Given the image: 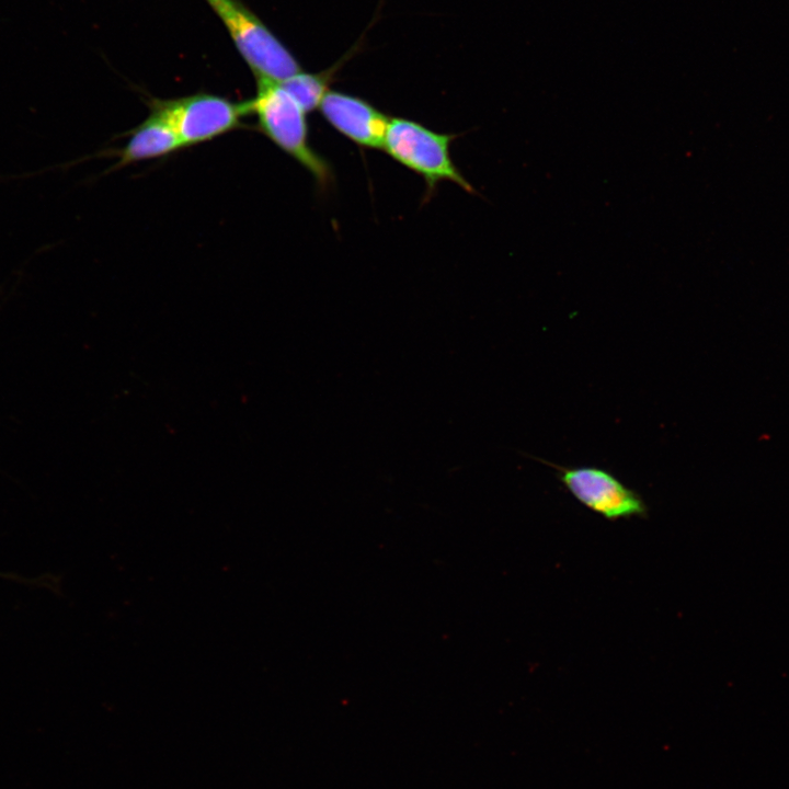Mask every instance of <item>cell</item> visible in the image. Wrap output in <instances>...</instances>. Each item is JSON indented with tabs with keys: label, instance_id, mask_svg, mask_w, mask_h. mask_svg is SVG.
Here are the masks:
<instances>
[{
	"label": "cell",
	"instance_id": "obj_4",
	"mask_svg": "<svg viewBox=\"0 0 789 789\" xmlns=\"http://www.w3.org/2000/svg\"><path fill=\"white\" fill-rule=\"evenodd\" d=\"M148 104L169 121L184 148L242 127V117L249 114L245 101L232 102L203 92L178 99H150Z\"/></svg>",
	"mask_w": 789,
	"mask_h": 789
},
{
	"label": "cell",
	"instance_id": "obj_1",
	"mask_svg": "<svg viewBox=\"0 0 789 789\" xmlns=\"http://www.w3.org/2000/svg\"><path fill=\"white\" fill-rule=\"evenodd\" d=\"M245 102L256 129L306 169L319 188H329L334 182L331 164L311 146L307 112L281 82L256 79V94Z\"/></svg>",
	"mask_w": 789,
	"mask_h": 789
},
{
	"label": "cell",
	"instance_id": "obj_6",
	"mask_svg": "<svg viewBox=\"0 0 789 789\" xmlns=\"http://www.w3.org/2000/svg\"><path fill=\"white\" fill-rule=\"evenodd\" d=\"M322 117L357 146L381 149L389 118L368 101L330 90L319 105Z\"/></svg>",
	"mask_w": 789,
	"mask_h": 789
},
{
	"label": "cell",
	"instance_id": "obj_3",
	"mask_svg": "<svg viewBox=\"0 0 789 789\" xmlns=\"http://www.w3.org/2000/svg\"><path fill=\"white\" fill-rule=\"evenodd\" d=\"M228 30L255 79L283 81L302 71L291 52L240 0H205Z\"/></svg>",
	"mask_w": 789,
	"mask_h": 789
},
{
	"label": "cell",
	"instance_id": "obj_7",
	"mask_svg": "<svg viewBox=\"0 0 789 789\" xmlns=\"http://www.w3.org/2000/svg\"><path fill=\"white\" fill-rule=\"evenodd\" d=\"M148 117L127 133L129 139L115 151L114 170L138 161L161 158L183 149L180 137L169 121L158 111L149 108Z\"/></svg>",
	"mask_w": 789,
	"mask_h": 789
},
{
	"label": "cell",
	"instance_id": "obj_5",
	"mask_svg": "<svg viewBox=\"0 0 789 789\" xmlns=\"http://www.w3.org/2000/svg\"><path fill=\"white\" fill-rule=\"evenodd\" d=\"M571 495L590 511L608 521L647 516L648 506L641 495L627 487L610 471L593 466L563 467L547 460Z\"/></svg>",
	"mask_w": 789,
	"mask_h": 789
},
{
	"label": "cell",
	"instance_id": "obj_8",
	"mask_svg": "<svg viewBox=\"0 0 789 789\" xmlns=\"http://www.w3.org/2000/svg\"><path fill=\"white\" fill-rule=\"evenodd\" d=\"M352 53L353 50L347 52L334 65L322 71H300L279 82L307 113L312 112L319 108L321 101L330 91L336 72L341 69L344 61L352 57Z\"/></svg>",
	"mask_w": 789,
	"mask_h": 789
},
{
	"label": "cell",
	"instance_id": "obj_2",
	"mask_svg": "<svg viewBox=\"0 0 789 789\" xmlns=\"http://www.w3.org/2000/svg\"><path fill=\"white\" fill-rule=\"evenodd\" d=\"M457 136L436 133L404 117H390L382 150L395 161L422 176L427 196L442 181H450L468 193L474 188L458 170L450 156V144Z\"/></svg>",
	"mask_w": 789,
	"mask_h": 789
}]
</instances>
